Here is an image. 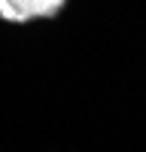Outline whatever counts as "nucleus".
Masks as SVG:
<instances>
[{"instance_id":"nucleus-1","label":"nucleus","mask_w":146,"mask_h":152,"mask_svg":"<svg viewBox=\"0 0 146 152\" xmlns=\"http://www.w3.org/2000/svg\"><path fill=\"white\" fill-rule=\"evenodd\" d=\"M67 0H0V18L6 21H31V18H52L64 9Z\"/></svg>"}]
</instances>
